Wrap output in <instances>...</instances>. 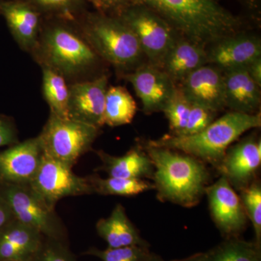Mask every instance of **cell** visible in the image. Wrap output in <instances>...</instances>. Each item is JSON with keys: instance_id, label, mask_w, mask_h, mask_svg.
Wrapping results in <instances>:
<instances>
[{"instance_id": "cell-39", "label": "cell", "mask_w": 261, "mask_h": 261, "mask_svg": "<svg viewBox=\"0 0 261 261\" xmlns=\"http://www.w3.org/2000/svg\"><path fill=\"white\" fill-rule=\"evenodd\" d=\"M130 1L132 0H118V8L117 10L119 9L121 7L124 6V5H128Z\"/></svg>"}, {"instance_id": "cell-12", "label": "cell", "mask_w": 261, "mask_h": 261, "mask_svg": "<svg viewBox=\"0 0 261 261\" xmlns=\"http://www.w3.org/2000/svg\"><path fill=\"white\" fill-rule=\"evenodd\" d=\"M108 78L102 75L90 82H79L69 87L70 119L100 128L104 125V110Z\"/></svg>"}, {"instance_id": "cell-30", "label": "cell", "mask_w": 261, "mask_h": 261, "mask_svg": "<svg viewBox=\"0 0 261 261\" xmlns=\"http://www.w3.org/2000/svg\"><path fill=\"white\" fill-rule=\"evenodd\" d=\"M146 246L132 245L99 250L92 248L87 252V255L99 257L102 261H147L150 255Z\"/></svg>"}, {"instance_id": "cell-16", "label": "cell", "mask_w": 261, "mask_h": 261, "mask_svg": "<svg viewBox=\"0 0 261 261\" xmlns=\"http://www.w3.org/2000/svg\"><path fill=\"white\" fill-rule=\"evenodd\" d=\"M260 163L261 141L250 136L229 147L217 169L240 190L251 183Z\"/></svg>"}, {"instance_id": "cell-9", "label": "cell", "mask_w": 261, "mask_h": 261, "mask_svg": "<svg viewBox=\"0 0 261 261\" xmlns=\"http://www.w3.org/2000/svg\"><path fill=\"white\" fill-rule=\"evenodd\" d=\"M29 186L53 208L58 201L65 197L93 193L89 176H78L70 166L44 154Z\"/></svg>"}, {"instance_id": "cell-38", "label": "cell", "mask_w": 261, "mask_h": 261, "mask_svg": "<svg viewBox=\"0 0 261 261\" xmlns=\"http://www.w3.org/2000/svg\"><path fill=\"white\" fill-rule=\"evenodd\" d=\"M180 261H204L203 260V254L201 255H195V256L189 257V258L185 259Z\"/></svg>"}, {"instance_id": "cell-34", "label": "cell", "mask_w": 261, "mask_h": 261, "mask_svg": "<svg viewBox=\"0 0 261 261\" xmlns=\"http://www.w3.org/2000/svg\"><path fill=\"white\" fill-rule=\"evenodd\" d=\"M219 2L221 0H216ZM238 3L246 13L247 18L252 23L260 25L261 22V0H232Z\"/></svg>"}, {"instance_id": "cell-20", "label": "cell", "mask_w": 261, "mask_h": 261, "mask_svg": "<svg viewBox=\"0 0 261 261\" xmlns=\"http://www.w3.org/2000/svg\"><path fill=\"white\" fill-rule=\"evenodd\" d=\"M207 64L206 48L178 37L163 60L161 68L174 83Z\"/></svg>"}, {"instance_id": "cell-17", "label": "cell", "mask_w": 261, "mask_h": 261, "mask_svg": "<svg viewBox=\"0 0 261 261\" xmlns=\"http://www.w3.org/2000/svg\"><path fill=\"white\" fill-rule=\"evenodd\" d=\"M0 15L19 46L24 50L34 51L42 30V14L20 0H0Z\"/></svg>"}, {"instance_id": "cell-33", "label": "cell", "mask_w": 261, "mask_h": 261, "mask_svg": "<svg viewBox=\"0 0 261 261\" xmlns=\"http://www.w3.org/2000/svg\"><path fill=\"white\" fill-rule=\"evenodd\" d=\"M18 134L13 121L9 117L0 115V147L18 143Z\"/></svg>"}, {"instance_id": "cell-28", "label": "cell", "mask_w": 261, "mask_h": 261, "mask_svg": "<svg viewBox=\"0 0 261 261\" xmlns=\"http://www.w3.org/2000/svg\"><path fill=\"white\" fill-rule=\"evenodd\" d=\"M192 103L176 84L174 92L163 108L173 135H181L186 127Z\"/></svg>"}, {"instance_id": "cell-15", "label": "cell", "mask_w": 261, "mask_h": 261, "mask_svg": "<svg viewBox=\"0 0 261 261\" xmlns=\"http://www.w3.org/2000/svg\"><path fill=\"white\" fill-rule=\"evenodd\" d=\"M126 79L133 86L146 114L163 111L176 87L161 68L150 63L141 65Z\"/></svg>"}, {"instance_id": "cell-6", "label": "cell", "mask_w": 261, "mask_h": 261, "mask_svg": "<svg viewBox=\"0 0 261 261\" xmlns=\"http://www.w3.org/2000/svg\"><path fill=\"white\" fill-rule=\"evenodd\" d=\"M99 128L50 113L39 137L43 153L73 168L92 148Z\"/></svg>"}, {"instance_id": "cell-14", "label": "cell", "mask_w": 261, "mask_h": 261, "mask_svg": "<svg viewBox=\"0 0 261 261\" xmlns=\"http://www.w3.org/2000/svg\"><path fill=\"white\" fill-rule=\"evenodd\" d=\"M192 104L219 113L226 108L224 71L211 64L202 65L178 83Z\"/></svg>"}, {"instance_id": "cell-23", "label": "cell", "mask_w": 261, "mask_h": 261, "mask_svg": "<svg viewBox=\"0 0 261 261\" xmlns=\"http://www.w3.org/2000/svg\"><path fill=\"white\" fill-rule=\"evenodd\" d=\"M137 111V106L128 91L121 86L108 88L104 110V125L111 127L129 124Z\"/></svg>"}, {"instance_id": "cell-4", "label": "cell", "mask_w": 261, "mask_h": 261, "mask_svg": "<svg viewBox=\"0 0 261 261\" xmlns=\"http://www.w3.org/2000/svg\"><path fill=\"white\" fill-rule=\"evenodd\" d=\"M46 18L42 34L39 37L41 39L34 49L42 66L65 77L80 74L95 64L97 55L70 25L72 19Z\"/></svg>"}, {"instance_id": "cell-26", "label": "cell", "mask_w": 261, "mask_h": 261, "mask_svg": "<svg viewBox=\"0 0 261 261\" xmlns=\"http://www.w3.org/2000/svg\"><path fill=\"white\" fill-rule=\"evenodd\" d=\"M258 245L240 240H230L221 244L207 253L204 261H261Z\"/></svg>"}, {"instance_id": "cell-18", "label": "cell", "mask_w": 261, "mask_h": 261, "mask_svg": "<svg viewBox=\"0 0 261 261\" xmlns=\"http://www.w3.org/2000/svg\"><path fill=\"white\" fill-rule=\"evenodd\" d=\"M226 108L234 112L254 114L260 106V87L249 75L246 68L224 71Z\"/></svg>"}, {"instance_id": "cell-19", "label": "cell", "mask_w": 261, "mask_h": 261, "mask_svg": "<svg viewBox=\"0 0 261 261\" xmlns=\"http://www.w3.org/2000/svg\"><path fill=\"white\" fill-rule=\"evenodd\" d=\"M44 237L17 220L0 230V261H31L42 246Z\"/></svg>"}, {"instance_id": "cell-13", "label": "cell", "mask_w": 261, "mask_h": 261, "mask_svg": "<svg viewBox=\"0 0 261 261\" xmlns=\"http://www.w3.org/2000/svg\"><path fill=\"white\" fill-rule=\"evenodd\" d=\"M206 51L207 64L215 65L223 71L246 68L261 58V41L257 36L243 31L214 43Z\"/></svg>"}, {"instance_id": "cell-32", "label": "cell", "mask_w": 261, "mask_h": 261, "mask_svg": "<svg viewBox=\"0 0 261 261\" xmlns=\"http://www.w3.org/2000/svg\"><path fill=\"white\" fill-rule=\"evenodd\" d=\"M45 240L31 261H75L60 240L46 238Z\"/></svg>"}, {"instance_id": "cell-29", "label": "cell", "mask_w": 261, "mask_h": 261, "mask_svg": "<svg viewBox=\"0 0 261 261\" xmlns=\"http://www.w3.org/2000/svg\"><path fill=\"white\" fill-rule=\"evenodd\" d=\"M240 197L247 218L251 221L256 238V245L260 246L261 240V186L258 181H253L240 189Z\"/></svg>"}, {"instance_id": "cell-8", "label": "cell", "mask_w": 261, "mask_h": 261, "mask_svg": "<svg viewBox=\"0 0 261 261\" xmlns=\"http://www.w3.org/2000/svg\"><path fill=\"white\" fill-rule=\"evenodd\" d=\"M0 193L19 222L37 230L44 238L60 240L64 236V226L55 208L30 186L0 185Z\"/></svg>"}, {"instance_id": "cell-2", "label": "cell", "mask_w": 261, "mask_h": 261, "mask_svg": "<svg viewBox=\"0 0 261 261\" xmlns=\"http://www.w3.org/2000/svg\"><path fill=\"white\" fill-rule=\"evenodd\" d=\"M154 166V190L161 200L193 207L205 193L209 173L200 160L173 149L145 145Z\"/></svg>"}, {"instance_id": "cell-41", "label": "cell", "mask_w": 261, "mask_h": 261, "mask_svg": "<svg viewBox=\"0 0 261 261\" xmlns=\"http://www.w3.org/2000/svg\"><path fill=\"white\" fill-rule=\"evenodd\" d=\"M6 261H20V260H6Z\"/></svg>"}, {"instance_id": "cell-21", "label": "cell", "mask_w": 261, "mask_h": 261, "mask_svg": "<svg viewBox=\"0 0 261 261\" xmlns=\"http://www.w3.org/2000/svg\"><path fill=\"white\" fill-rule=\"evenodd\" d=\"M97 154L102 161V166L98 170L107 173L110 177L153 178V164L143 148L134 147L122 156L111 155L102 150L98 151Z\"/></svg>"}, {"instance_id": "cell-3", "label": "cell", "mask_w": 261, "mask_h": 261, "mask_svg": "<svg viewBox=\"0 0 261 261\" xmlns=\"http://www.w3.org/2000/svg\"><path fill=\"white\" fill-rule=\"evenodd\" d=\"M261 126L260 113L230 111L193 135H166L149 145L178 151L219 168L226 151L245 132Z\"/></svg>"}, {"instance_id": "cell-35", "label": "cell", "mask_w": 261, "mask_h": 261, "mask_svg": "<svg viewBox=\"0 0 261 261\" xmlns=\"http://www.w3.org/2000/svg\"><path fill=\"white\" fill-rule=\"evenodd\" d=\"M89 2L97 11L112 14L118 8V0H84Z\"/></svg>"}, {"instance_id": "cell-31", "label": "cell", "mask_w": 261, "mask_h": 261, "mask_svg": "<svg viewBox=\"0 0 261 261\" xmlns=\"http://www.w3.org/2000/svg\"><path fill=\"white\" fill-rule=\"evenodd\" d=\"M217 113L202 106L192 104L186 127L181 135L200 133L216 120Z\"/></svg>"}, {"instance_id": "cell-24", "label": "cell", "mask_w": 261, "mask_h": 261, "mask_svg": "<svg viewBox=\"0 0 261 261\" xmlns=\"http://www.w3.org/2000/svg\"><path fill=\"white\" fill-rule=\"evenodd\" d=\"M42 92L50 108V113L62 118H69V87L65 77L56 70L42 66Z\"/></svg>"}, {"instance_id": "cell-36", "label": "cell", "mask_w": 261, "mask_h": 261, "mask_svg": "<svg viewBox=\"0 0 261 261\" xmlns=\"http://www.w3.org/2000/svg\"><path fill=\"white\" fill-rule=\"evenodd\" d=\"M15 219L9 204L0 193V230Z\"/></svg>"}, {"instance_id": "cell-11", "label": "cell", "mask_w": 261, "mask_h": 261, "mask_svg": "<svg viewBox=\"0 0 261 261\" xmlns=\"http://www.w3.org/2000/svg\"><path fill=\"white\" fill-rule=\"evenodd\" d=\"M211 216L221 232L240 233L247 224V216L240 195L224 176L206 187Z\"/></svg>"}, {"instance_id": "cell-37", "label": "cell", "mask_w": 261, "mask_h": 261, "mask_svg": "<svg viewBox=\"0 0 261 261\" xmlns=\"http://www.w3.org/2000/svg\"><path fill=\"white\" fill-rule=\"evenodd\" d=\"M249 75L259 86L261 87V58H257L246 67Z\"/></svg>"}, {"instance_id": "cell-25", "label": "cell", "mask_w": 261, "mask_h": 261, "mask_svg": "<svg viewBox=\"0 0 261 261\" xmlns=\"http://www.w3.org/2000/svg\"><path fill=\"white\" fill-rule=\"evenodd\" d=\"M93 193L102 195H117L130 197L154 190V184L145 179L102 178L97 175L89 176Z\"/></svg>"}, {"instance_id": "cell-7", "label": "cell", "mask_w": 261, "mask_h": 261, "mask_svg": "<svg viewBox=\"0 0 261 261\" xmlns=\"http://www.w3.org/2000/svg\"><path fill=\"white\" fill-rule=\"evenodd\" d=\"M113 14L135 33L142 53L148 58L149 63L161 68L165 57L180 37L174 29L144 5L129 3Z\"/></svg>"}, {"instance_id": "cell-1", "label": "cell", "mask_w": 261, "mask_h": 261, "mask_svg": "<svg viewBox=\"0 0 261 261\" xmlns=\"http://www.w3.org/2000/svg\"><path fill=\"white\" fill-rule=\"evenodd\" d=\"M155 12L180 37L208 47L244 31L245 20L216 0H132ZM128 3V4H129Z\"/></svg>"}, {"instance_id": "cell-10", "label": "cell", "mask_w": 261, "mask_h": 261, "mask_svg": "<svg viewBox=\"0 0 261 261\" xmlns=\"http://www.w3.org/2000/svg\"><path fill=\"white\" fill-rule=\"evenodd\" d=\"M43 154L39 137L18 142L0 152V185L29 186Z\"/></svg>"}, {"instance_id": "cell-5", "label": "cell", "mask_w": 261, "mask_h": 261, "mask_svg": "<svg viewBox=\"0 0 261 261\" xmlns=\"http://www.w3.org/2000/svg\"><path fill=\"white\" fill-rule=\"evenodd\" d=\"M78 24L97 56L119 68L135 65L142 53L135 33L116 15L84 12Z\"/></svg>"}, {"instance_id": "cell-22", "label": "cell", "mask_w": 261, "mask_h": 261, "mask_svg": "<svg viewBox=\"0 0 261 261\" xmlns=\"http://www.w3.org/2000/svg\"><path fill=\"white\" fill-rule=\"evenodd\" d=\"M98 234L107 243L108 248L132 246H146L135 226L126 214L124 207L118 204L106 219H101L96 224Z\"/></svg>"}, {"instance_id": "cell-40", "label": "cell", "mask_w": 261, "mask_h": 261, "mask_svg": "<svg viewBox=\"0 0 261 261\" xmlns=\"http://www.w3.org/2000/svg\"><path fill=\"white\" fill-rule=\"evenodd\" d=\"M147 261H164L162 260V259L161 258V257H156V256H152V255H150V257H149L148 260Z\"/></svg>"}, {"instance_id": "cell-27", "label": "cell", "mask_w": 261, "mask_h": 261, "mask_svg": "<svg viewBox=\"0 0 261 261\" xmlns=\"http://www.w3.org/2000/svg\"><path fill=\"white\" fill-rule=\"evenodd\" d=\"M37 10L43 17L76 19L84 13V0H20Z\"/></svg>"}]
</instances>
